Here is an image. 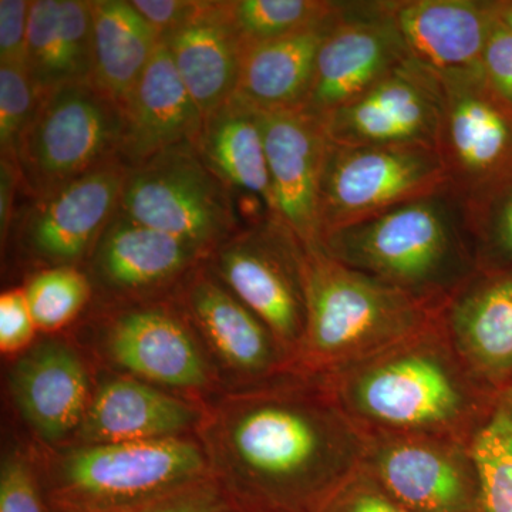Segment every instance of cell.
I'll list each match as a JSON object with an SVG mask.
<instances>
[{
	"label": "cell",
	"mask_w": 512,
	"mask_h": 512,
	"mask_svg": "<svg viewBox=\"0 0 512 512\" xmlns=\"http://www.w3.org/2000/svg\"><path fill=\"white\" fill-rule=\"evenodd\" d=\"M124 116L92 82L39 96L15 163L26 198H39L120 158Z\"/></svg>",
	"instance_id": "obj_6"
},
{
	"label": "cell",
	"mask_w": 512,
	"mask_h": 512,
	"mask_svg": "<svg viewBox=\"0 0 512 512\" xmlns=\"http://www.w3.org/2000/svg\"><path fill=\"white\" fill-rule=\"evenodd\" d=\"M447 338L494 393L512 386V266L477 269L439 311Z\"/></svg>",
	"instance_id": "obj_19"
},
{
	"label": "cell",
	"mask_w": 512,
	"mask_h": 512,
	"mask_svg": "<svg viewBox=\"0 0 512 512\" xmlns=\"http://www.w3.org/2000/svg\"><path fill=\"white\" fill-rule=\"evenodd\" d=\"M93 328L111 365L173 393L210 392L217 370L180 303L171 295L99 305Z\"/></svg>",
	"instance_id": "obj_8"
},
{
	"label": "cell",
	"mask_w": 512,
	"mask_h": 512,
	"mask_svg": "<svg viewBox=\"0 0 512 512\" xmlns=\"http://www.w3.org/2000/svg\"><path fill=\"white\" fill-rule=\"evenodd\" d=\"M439 74L407 59L367 92L323 117L340 146L436 148L443 119Z\"/></svg>",
	"instance_id": "obj_15"
},
{
	"label": "cell",
	"mask_w": 512,
	"mask_h": 512,
	"mask_svg": "<svg viewBox=\"0 0 512 512\" xmlns=\"http://www.w3.org/2000/svg\"><path fill=\"white\" fill-rule=\"evenodd\" d=\"M464 202L477 268L512 266V170Z\"/></svg>",
	"instance_id": "obj_30"
},
{
	"label": "cell",
	"mask_w": 512,
	"mask_h": 512,
	"mask_svg": "<svg viewBox=\"0 0 512 512\" xmlns=\"http://www.w3.org/2000/svg\"><path fill=\"white\" fill-rule=\"evenodd\" d=\"M328 19L293 35L244 46L235 97L261 113L305 109L315 80L320 46L338 19Z\"/></svg>",
	"instance_id": "obj_25"
},
{
	"label": "cell",
	"mask_w": 512,
	"mask_h": 512,
	"mask_svg": "<svg viewBox=\"0 0 512 512\" xmlns=\"http://www.w3.org/2000/svg\"><path fill=\"white\" fill-rule=\"evenodd\" d=\"M23 291L37 329L47 335L76 322L94 299L89 276L76 266L37 269Z\"/></svg>",
	"instance_id": "obj_31"
},
{
	"label": "cell",
	"mask_w": 512,
	"mask_h": 512,
	"mask_svg": "<svg viewBox=\"0 0 512 512\" xmlns=\"http://www.w3.org/2000/svg\"><path fill=\"white\" fill-rule=\"evenodd\" d=\"M316 512H412L360 466Z\"/></svg>",
	"instance_id": "obj_36"
},
{
	"label": "cell",
	"mask_w": 512,
	"mask_h": 512,
	"mask_svg": "<svg viewBox=\"0 0 512 512\" xmlns=\"http://www.w3.org/2000/svg\"><path fill=\"white\" fill-rule=\"evenodd\" d=\"M19 191L22 188L18 164L12 158L0 157V237L3 245L8 242L15 220V204Z\"/></svg>",
	"instance_id": "obj_41"
},
{
	"label": "cell",
	"mask_w": 512,
	"mask_h": 512,
	"mask_svg": "<svg viewBox=\"0 0 512 512\" xmlns=\"http://www.w3.org/2000/svg\"><path fill=\"white\" fill-rule=\"evenodd\" d=\"M494 13L498 22L512 33V0H494Z\"/></svg>",
	"instance_id": "obj_42"
},
{
	"label": "cell",
	"mask_w": 512,
	"mask_h": 512,
	"mask_svg": "<svg viewBox=\"0 0 512 512\" xmlns=\"http://www.w3.org/2000/svg\"><path fill=\"white\" fill-rule=\"evenodd\" d=\"M161 40L204 119L235 96L244 43L229 16L228 0H204L190 22Z\"/></svg>",
	"instance_id": "obj_24"
},
{
	"label": "cell",
	"mask_w": 512,
	"mask_h": 512,
	"mask_svg": "<svg viewBox=\"0 0 512 512\" xmlns=\"http://www.w3.org/2000/svg\"><path fill=\"white\" fill-rule=\"evenodd\" d=\"M362 467L412 512L484 511L470 444L434 436L365 434Z\"/></svg>",
	"instance_id": "obj_12"
},
{
	"label": "cell",
	"mask_w": 512,
	"mask_h": 512,
	"mask_svg": "<svg viewBox=\"0 0 512 512\" xmlns=\"http://www.w3.org/2000/svg\"><path fill=\"white\" fill-rule=\"evenodd\" d=\"M208 355L224 369L228 387H248L292 375L291 357L271 329L239 301L207 261L174 291Z\"/></svg>",
	"instance_id": "obj_14"
},
{
	"label": "cell",
	"mask_w": 512,
	"mask_h": 512,
	"mask_svg": "<svg viewBox=\"0 0 512 512\" xmlns=\"http://www.w3.org/2000/svg\"><path fill=\"white\" fill-rule=\"evenodd\" d=\"M128 167L121 158L28 202L16 211L9 238L39 269L84 268L104 228L119 210Z\"/></svg>",
	"instance_id": "obj_11"
},
{
	"label": "cell",
	"mask_w": 512,
	"mask_h": 512,
	"mask_svg": "<svg viewBox=\"0 0 512 512\" xmlns=\"http://www.w3.org/2000/svg\"><path fill=\"white\" fill-rule=\"evenodd\" d=\"M39 103L26 66L0 64V157L15 160Z\"/></svg>",
	"instance_id": "obj_33"
},
{
	"label": "cell",
	"mask_w": 512,
	"mask_h": 512,
	"mask_svg": "<svg viewBox=\"0 0 512 512\" xmlns=\"http://www.w3.org/2000/svg\"><path fill=\"white\" fill-rule=\"evenodd\" d=\"M9 387L20 416L49 447L76 436L93 394L83 357L60 339L43 340L20 357Z\"/></svg>",
	"instance_id": "obj_20"
},
{
	"label": "cell",
	"mask_w": 512,
	"mask_h": 512,
	"mask_svg": "<svg viewBox=\"0 0 512 512\" xmlns=\"http://www.w3.org/2000/svg\"><path fill=\"white\" fill-rule=\"evenodd\" d=\"M131 3L163 39L190 22L200 12L204 0H133Z\"/></svg>",
	"instance_id": "obj_40"
},
{
	"label": "cell",
	"mask_w": 512,
	"mask_h": 512,
	"mask_svg": "<svg viewBox=\"0 0 512 512\" xmlns=\"http://www.w3.org/2000/svg\"><path fill=\"white\" fill-rule=\"evenodd\" d=\"M409 59L377 2H342L335 25L320 46L305 110L328 116L362 96Z\"/></svg>",
	"instance_id": "obj_17"
},
{
	"label": "cell",
	"mask_w": 512,
	"mask_h": 512,
	"mask_svg": "<svg viewBox=\"0 0 512 512\" xmlns=\"http://www.w3.org/2000/svg\"><path fill=\"white\" fill-rule=\"evenodd\" d=\"M37 329L23 288L9 289L0 296V350L18 355L30 348Z\"/></svg>",
	"instance_id": "obj_37"
},
{
	"label": "cell",
	"mask_w": 512,
	"mask_h": 512,
	"mask_svg": "<svg viewBox=\"0 0 512 512\" xmlns=\"http://www.w3.org/2000/svg\"><path fill=\"white\" fill-rule=\"evenodd\" d=\"M480 512H485V511H480Z\"/></svg>",
	"instance_id": "obj_43"
},
{
	"label": "cell",
	"mask_w": 512,
	"mask_h": 512,
	"mask_svg": "<svg viewBox=\"0 0 512 512\" xmlns=\"http://www.w3.org/2000/svg\"><path fill=\"white\" fill-rule=\"evenodd\" d=\"M320 247L342 264L439 312L477 272L466 202L450 185L329 232Z\"/></svg>",
	"instance_id": "obj_3"
},
{
	"label": "cell",
	"mask_w": 512,
	"mask_h": 512,
	"mask_svg": "<svg viewBox=\"0 0 512 512\" xmlns=\"http://www.w3.org/2000/svg\"><path fill=\"white\" fill-rule=\"evenodd\" d=\"M322 380L365 434L446 437L467 444L497 397L458 355L439 313L410 338Z\"/></svg>",
	"instance_id": "obj_2"
},
{
	"label": "cell",
	"mask_w": 512,
	"mask_h": 512,
	"mask_svg": "<svg viewBox=\"0 0 512 512\" xmlns=\"http://www.w3.org/2000/svg\"><path fill=\"white\" fill-rule=\"evenodd\" d=\"M45 463L49 512L123 507L212 477L200 441L188 436L73 446Z\"/></svg>",
	"instance_id": "obj_5"
},
{
	"label": "cell",
	"mask_w": 512,
	"mask_h": 512,
	"mask_svg": "<svg viewBox=\"0 0 512 512\" xmlns=\"http://www.w3.org/2000/svg\"><path fill=\"white\" fill-rule=\"evenodd\" d=\"M207 265L271 329L295 370L306 332L301 239L269 214L239 229L212 252Z\"/></svg>",
	"instance_id": "obj_9"
},
{
	"label": "cell",
	"mask_w": 512,
	"mask_h": 512,
	"mask_svg": "<svg viewBox=\"0 0 512 512\" xmlns=\"http://www.w3.org/2000/svg\"><path fill=\"white\" fill-rule=\"evenodd\" d=\"M261 123L272 214L306 247L320 245L319 185L330 146L325 123L305 109L261 113Z\"/></svg>",
	"instance_id": "obj_18"
},
{
	"label": "cell",
	"mask_w": 512,
	"mask_h": 512,
	"mask_svg": "<svg viewBox=\"0 0 512 512\" xmlns=\"http://www.w3.org/2000/svg\"><path fill=\"white\" fill-rule=\"evenodd\" d=\"M123 116L120 158L128 168L170 148L197 147L204 116L163 40L124 104Z\"/></svg>",
	"instance_id": "obj_23"
},
{
	"label": "cell",
	"mask_w": 512,
	"mask_h": 512,
	"mask_svg": "<svg viewBox=\"0 0 512 512\" xmlns=\"http://www.w3.org/2000/svg\"><path fill=\"white\" fill-rule=\"evenodd\" d=\"M485 512H512V386L495 397L470 443Z\"/></svg>",
	"instance_id": "obj_29"
},
{
	"label": "cell",
	"mask_w": 512,
	"mask_h": 512,
	"mask_svg": "<svg viewBox=\"0 0 512 512\" xmlns=\"http://www.w3.org/2000/svg\"><path fill=\"white\" fill-rule=\"evenodd\" d=\"M26 69L39 96L92 82V0H32Z\"/></svg>",
	"instance_id": "obj_26"
},
{
	"label": "cell",
	"mask_w": 512,
	"mask_h": 512,
	"mask_svg": "<svg viewBox=\"0 0 512 512\" xmlns=\"http://www.w3.org/2000/svg\"><path fill=\"white\" fill-rule=\"evenodd\" d=\"M92 9V83L123 110L161 37L127 0H92Z\"/></svg>",
	"instance_id": "obj_28"
},
{
	"label": "cell",
	"mask_w": 512,
	"mask_h": 512,
	"mask_svg": "<svg viewBox=\"0 0 512 512\" xmlns=\"http://www.w3.org/2000/svg\"><path fill=\"white\" fill-rule=\"evenodd\" d=\"M117 211L210 255L245 227L237 195L190 144L128 168Z\"/></svg>",
	"instance_id": "obj_7"
},
{
	"label": "cell",
	"mask_w": 512,
	"mask_h": 512,
	"mask_svg": "<svg viewBox=\"0 0 512 512\" xmlns=\"http://www.w3.org/2000/svg\"><path fill=\"white\" fill-rule=\"evenodd\" d=\"M444 107L437 153L463 200L512 170V107L483 70L439 74Z\"/></svg>",
	"instance_id": "obj_13"
},
{
	"label": "cell",
	"mask_w": 512,
	"mask_h": 512,
	"mask_svg": "<svg viewBox=\"0 0 512 512\" xmlns=\"http://www.w3.org/2000/svg\"><path fill=\"white\" fill-rule=\"evenodd\" d=\"M32 0H0V64L26 66Z\"/></svg>",
	"instance_id": "obj_39"
},
{
	"label": "cell",
	"mask_w": 512,
	"mask_h": 512,
	"mask_svg": "<svg viewBox=\"0 0 512 512\" xmlns=\"http://www.w3.org/2000/svg\"><path fill=\"white\" fill-rule=\"evenodd\" d=\"M338 8L339 2L325 0H228L229 16L244 46L311 28Z\"/></svg>",
	"instance_id": "obj_32"
},
{
	"label": "cell",
	"mask_w": 512,
	"mask_h": 512,
	"mask_svg": "<svg viewBox=\"0 0 512 512\" xmlns=\"http://www.w3.org/2000/svg\"><path fill=\"white\" fill-rule=\"evenodd\" d=\"M195 436L238 512H316L362 466L365 433L322 379L228 387L202 403Z\"/></svg>",
	"instance_id": "obj_1"
},
{
	"label": "cell",
	"mask_w": 512,
	"mask_h": 512,
	"mask_svg": "<svg viewBox=\"0 0 512 512\" xmlns=\"http://www.w3.org/2000/svg\"><path fill=\"white\" fill-rule=\"evenodd\" d=\"M306 332L298 375L322 379L392 348L433 322L434 309L303 245Z\"/></svg>",
	"instance_id": "obj_4"
},
{
	"label": "cell",
	"mask_w": 512,
	"mask_h": 512,
	"mask_svg": "<svg viewBox=\"0 0 512 512\" xmlns=\"http://www.w3.org/2000/svg\"><path fill=\"white\" fill-rule=\"evenodd\" d=\"M481 70L494 92L512 107V33L498 22L495 13L481 56Z\"/></svg>",
	"instance_id": "obj_38"
},
{
	"label": "cell",
	"mask_w": 512,
	"mask_h": 512,
	"mask_svg": "<svg viewBox=\"0 0 512 512\" xmlns=\"http://www.w3.org/2000/svg\"><path fill=\"white\" fill-rule=\"evenodd\" d=\"M404 52L437 74L481 69L494 0H380Z\"/></svg>",
	"instance_id": "obj_21"
},
{
	"label": "cell",
	"mask_w": 512,
	"mask_h": 512,
	"mask_svg": "<svg viewBox=\"0 0 512 512\" xmlns=\"http://www.w3.org/2000/svg\"><path fill=\"white\" fill-rule=\"evenodd\" d=\"M202 403L137 377H107L93 390L76 446L187 436L197 430Z\"/></svg>",
	"instance_id": "obj_22"
},
{
	"label": "cell",
	"mask_w": 512,
	"mask_h": 512,
	"mask_svg": "<svg viewBox=\"0 0 512 512\" xmlns=\"http://www.w3.org/2000/svg\"><path fill=\"white\" fill-rule=\"evenodd\" d=\"M208 258V252L190 242L117 211L83 269L100 305H114L171 295Z\"/></svg>",
	"instance_id": "obj_16"
},
{
	"label": "cell",
	"mask_w": 512,
	"mask_h": 512,
	"mask_svg": "<svg viewBox=\"0 0 512 512\" xmlns=\"http://www.w3.org/2000/svg\"><path fill=\"white\" fill-rule=\"evenodd\" d=\"M447 184L436 148L340 146L330 141L319 185V241L335 229L376 217Z\"/></svg>",
	"instance_id": "obj_10"
},
{
	"label": "cell",
	"mask_w": 512,
	"mask_h": 512,
	"mask_svg": "<svg viewBox=\"0 0 512 512\" xmlns=\"http://www.w3.org/2000/svg\"><path fill=\"white\" fill-rule=\"evenodd\" d=\"M94 512H238L214 477L195 481L140 503Z\"/></svg>",
	"instance_id": "obj_35"
},
{
	"label": "cell",
	"mask_w": 512,
	"mask_h": 512,
	"mask_svg": "<svg viewBox=\"0 0 512 512\" xmlns=\"http://www.w3.org/2000/svg\"><path fill=\"white\" fill-rule=\"evenodd\" d=\"M197 151L229 190L255 198L272 214L271 178L259 111L232 97L205 117Z\"/></svg>",
	"instance_id": "obj_27"
},
{
	"label": "cell",
	"mask_w": 512,
	"mask_h": 512,
	"mask_svg": "<svg viewBox=\"0 0 512 512\" xmlns=\"http://www.w3.org/2000/svg\"><path fill=\"white\" fill-rule=\"evenodd\" d=\"M0 512H49L40 460L20 448L5 454L0 467Z\"/></svg>",
	"instance_id": "obj_34"
}]
</instances>
